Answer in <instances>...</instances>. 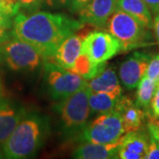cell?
I'll return each instance as SVG.
<instances>
[{
  "instance_id": "1",
  "label": "cell",
  "mask_w": 159,
  "mask_h": 159,
  "mask_svg": "<svg viewBox=\"0 0 159 159\" xmlns=\"http://www.w3.org/2000/svg\"><path fill=\"white\" fill-rule=\"evenodd\" d=\"M82 26L80 20L60 13L37 11L26 15L19 12L12 20L11 35L34 46L43 59L51 60L63 41Z\"/></svg>"
},
{
  "instance_id": "2",
  "label": "cell",
  "mask_w": 159,
  "mask_h": 159,
  "mask_svg": "<svg viewBox=\"0 0 159 159\" xmlns=\"http://www.w3.org/2000/svg\"><path fill=\"white\" fill-rule=\"evenodd\" d=\"M47 129V120L42 116L25 115L3 143L4 157L10 159L34 157L44 142Z\"/></svg>"
},
{
  "instance_id": "3",
  "label": "cell",
  "mask_w": 159,
  "mask_h": 159,
  "mask_svg": "<svg viewBox=\"0 0 159 159\" xmlns=\"http://www.w3.org/2000/svg\"><path fill=\"white\" fill-rule=\"evenodd\" d=\"M90 89L88 85L65 98L56 105L63 128L66 134H74L82 130L88 124L90 115Z\"/></svg>"
},
{
  "instance_id": "4",
  "label": "cell",
  "mask_w": 159,
  "mask_h": 159,
  "mask_svg": "<svg viewBox=\"0 0 159 159\" xmlns=\"http://www.w3.org/2000/svg\"><path fill=\"white\" fill-rule=\"evenodd\" d=\"M105 28L108 33L119 41L121 51L142 46L147 38L146 29L135 18L120 9H117L109 18Z\"/></svg>"
},
{
  "instance_id": "5",
  "label": "cell",
  "mask_w": 159,
  "mask_h": 159,
  "mask_svg": "<svg viewBox=\"0 0 159 159\" xmlns=\"http://www.w3.org/2000/svg\"><path fill=\"white\" fill-rule=\"evenodd\" d=\"M0 53L6 66L14 72H33L43 59L36 48L14 37L0 45Z\"/></svg>"
},
{
  "instance_id": "6",
  "label": "cell",
  "mask_w": 159,
  "mask_h": 159,
  "mask_svg": "<svg viewBox=\"0 0 159 159\" xmlns=\"http://www.w3.org/2000/svg\"><path fill=\"white\" fill-rule=\"evenodd\" d=\"M45 78L49 94L52 99L61 101L88 85V81L72 71L46 60Z\"/></svg>"
},
{
  "instance_id": "7",
  "label": "cell",
  "mask_w": 159,
  "mask_h": 159,
  "mask_svg": "<svg viewBox=\"0 0 159 159\" xmlns=\"http://www.w3.org/2000/svg\"><path fill=\"white\" fill-rule=\"evenodd\" d=\"M121 117L117 111L99 115L82 129L81 139L95 143H114L124 135Z\"/></svg>"
},
{
  "instance_id": "8",
  "label": "cell",
  "mask_w": 159,
  "mask_h": 159,
  "mask_svg": "<svg viewBox=\"0 0 159 159\" xmlns=\"http://www.w3.org/2000/svg\"><path fill=\"white\" fill-rule=\"evenodd\" d=\"M120 51L119 41L108 32L94 31L82 40L81 53L89 57L93 64L106 62Z\"/></svg>"
},
{
  "instance_id": "9",
  "label": "cell",
  "mask_w": 159,
  "mask_h": 159,
  "mask_svg": "<svg viewBox=\"0 0 159 159\" xmlns=\"http://www.w3.org/2000/svg\"><path fill=\"white\" fill-rule=\"evenodd\" d=\"M150 56L144 52H134L120 65L119 79L127 89L137 88L140 81L145 76Z\"/></svg>"
},
{
  "instance_id": "10",
  "label": "cell",
  "mask_w": 159,
  "mask_h": 159,
  "mask_svg": "<svg viewBox=\"0 0 159 159\" xmlns=\"http://www.w3.org/2000/svg\"><path fill=\"white\" fill-rule=\"evenodd\" d=\"M118 0H92L79 11L80 21L98 28L105 27L111 14L117 10Z\"/></svg>"
},
{
  "instance_id": "11",
  "label": "cell",
  "mask_w": 159,
  "mask_h": 159,
  "mask_svg": "<svg viewBox=\"0 0 159 159\" xmlns=\"http://www.w3.org/2000/svg\"><path fill=\"white\" fill-rule=\"evenodd\" d=\"M149 141L147 135L139 130L124 134L119 142L118 158L142 159L148 149Z\"/></svg>"
},
{
  "instance_id": "12",
  "label": "cell",
  "mask_w": 159,
  "mask_h": 159,
  "mask_svg": "<svg viewBox=\"0 0 159 159\" xmlns=\"http://www.w3.org/2000/svg\"><path fill=\"white\" fill-rule=\"evenodd\" d=\"M25 115L20 106L8 99L0 98V143L6 142Z\"/></svg>"
},
{
  "instance_id": "13",
  "label": "cell",
  "mask_w": 159,
  "mask_h": 159,
  "mask_svg": "<svg viewBox=\"0 0 159 159\" xmlns=\"http://www.w3.org/2000/svg\"><path fill=\"white\" fill-rule=\"evenodd\" d=\"M115 111H117L121 117L125 134L131 131L139 130L143 125L145 112L128 97L121 96Z\"/></svg>"
},
{
  "instance_id": "14",
  "label": "cell",
  "mask_w": 159,
  "mask_h": 159,
  "mask_svg": "<svg viewBox=\"0 0 159 159\" xmlns=\"http://www.w3.org/2000/svg\"><path fill=\"white\" fill-rule=\"evenodd\" d=\"M81 44L82 40L75 33L69 35L57 47L51 61L63 68L70 70L81 53Z\"/></svg>"
},
{
  "instance_id": "15",
  "label": "cell",
  "mask_w": 159,
  "mask_h": 159,
  "mask_svg": "<svg viewBox=\"0 0 159 159\" xmlns=\"http://www.w3.org/2000/svg\"><path fill=\"white\" fill-rule=\"evenodd\" d=\"M119 142L114 143H95L86 142L80 145L73 153V157L78 159L118 158Z\"/></svg>"
},
{
  "instance_id": "16",
  "label": "cell",
  "mask_w": 159,
  "mask_h": 159,
  "mask_svg": "<svg viewBox=\"0 0 159 159\" xmlns=\"http://www.w3.org/2000/svg\"><path fill=\"white\" fill-rule=\"evenodd\" d=\"M122 96V87L119 85L108 92H93L89 94L90 113L101 115L112 111Z\"/></svg>"
},
{
  "instance_id": "17",
  "label": "cell",
  "mask_w": 159,
  "mask_h": 159,
  "mask_svg": "<svg viewBox=\"0 0 159 159\" xmlns=\"http://www.w3.org/2000/svg\"><path fill=\"white\" fill-rule=\"evenodd\" d=\"M117 9H120L135 18L146 29L152 28L153 19L151 11L142 0H118Z\"/></svg>"
},
{
  "instance_id": "18",
  "label": "cell",
  "mask_w": 159,
  "mask_h": 159,
  "mask_svg": "<svg viewBox=\"0 0 159 159\" xmlns=\"http://www.w3.org/2000/svg\"><path fill=\"white\" fill-rule=\"evenodd\" d=\"M88 87L93 92H108L119 86L118 75L113 66H107L95 76L87 80Z\"/></svg>"
},
{
  "instance_id": "19",
  "label": "cell",
  "mask_w": 159,
  "mask_h": 159,
  "mask_svg": "<svg viewBox=\"0 0 159 159\" xmlns=\"http://www.w3.org/2000/svg\"><path fill=\"white\" fill-rule=\"evenodd\" d=\"M106 66H107L106 62L93 64L89 59V57L86 54L80 53L79 57L75 60L73 67L69 71H72L74 74L81 76L86 80H89L97 76L100 72H102L106 67Z\"/></svg>"
},
{
  "instance_id": "20",
  "label": "cell",
  "mask_w": 159,
  "mask_h": 159,
  "mask_svg": "<svg viewBox=\"0 0 159 159\" xmlns=\"http://www.w3.org/2000/svg\"><path fill=\"white\" fill-rule=\"evenodd\" d=\"M157 89V82L144 76L137 86L135 104L142 109H148Z\"/></svg>"
},
{
  "instance_id": "21",
  "label": "cell",
  "mask_w": 159,
  "mask_h": 159,
  "mask_svg": "<svg viewBox=\"0 0 159 159\" xmlns=\"http://www.w3.org/2000/svg\"><path fill=\"white\" fill-rule=\"evenodd\" d=\"M145 76L157 84L159 80V54H157L150 58Z\"/></svg>"
},
{
  "instance_id": "22",
  "label": "cell",
  "mask_w": 159,
  "mask_h": 159,
  "mask_svg": "<svg viewBox=\"0 0 159 159\" xmlns=\"http://www.w3.org/2000/svg\"><path fill=\"white\" fill-rule=\"evenodd\" d=\"M0 8L11 17H14L20 11L16 0H0Z\"/></svg>"
},
{
  "instance_id": "23",
  "label": "cell",
  "mask_w": 159,
  "mask_h": 159,
  "mask_svg": "<svg viewBox=\"0 0 159 159\" xmlns=\"http://www.w3.org/2000/svg\"><path fill=\"white\" fill-rule=\"evenodd\" d=\"M145 159H159V145L154 140L153 137L150 136L148 142V149L145 155Z\"/></svg>"
},
{
  "instance_id": "24",
  "label": "cell",
  "mask_w": 159,
  "mask_h": 159,
  "mask_svg": "<svg viewBox=\"0 0 159 159\" xmlns=\"http://www.w3.org/2000/svg\"><path fill=\"white\" fill-rule=\"evenodd\" d=\"M150 110L152 118L158 119L159 118V86H157L156 91L154 93V96L150 102Z\"/></svg>"
},
{
  "instance_id": "25",
  "label": "cell",
  "mask_w": 159,
  "mask_h": 159,
  "mask_svg": "<svg viewBox=\"0 0 159 159\" xmlns=\"http://www.w3.org/2000/svg\"><path fill=\"white\" fill-rule=\"evenodd\" d=\"M148 129L150 136L153 137L154 140L159 145V120L155 118H150L148 124Z\"/></svg>"
},
{
  "instance_id": "26",
  "label": "cell",
  "mask_w": 159,
  "mask_h": 159,
  "mask_svg": "<svg viewBox=\"0 0 159 159\" xmlns=\"http://www.w3.org/2000/svg\"><path fill=\"white\" fill-rule=\"evenodd\" d=\"M43 0H16L17 4L20 8L28 9V10H35L39 8Z\"/></svg>"
},
{
  "instance_id": "27",
  "label": "cell",
  "mask_w": 159,
  "mask_h": 159,
  "mask_svg": "<svg viewBox=\"0 0 159 159\" xmlns=\"http://www.w3.org/2000/svg\"><path fill=\"white\" fill-rule=\"evenodd\" d=\"M11 18L12 17L9 16L7 13H6L0 8V27L6 28V29H10L12 25Z\"/></svg>"
},
{
  "instance_id": "28",
  "label": "cell",
  "mask_w": 159,
  "mask_h": 159,
  "mask_svg": "<svg viewBox=\"0 0 159 159\" xmlns=\"http://www.w3.org/2000/svg\"><path fill=\"white\" fill-rule=\"evenodd\" d=\"M92 0H72L70 4V8L73 11H79L89 5Z\"/></svg>"
},
{
  "instance_id": "29",
  "label": "cell",
  "mask_w": 159,
  "mask_h": 159,
  "mask_svg": "<svg viewBox=\"0 0 159 159\" xmlns=\"http://www.w3.org/2000/svg\"><path fill=\"white\" fill-rule=\"evenodd\" d=\"M151 12L153 13H158L159 12V0H142Z\"/></svg>"
},
{
  "instance_id": "30",
  "label": "cell",
  "mask_w": 159,
  "mask_h": 159,
  "mask_svg": "<svg viewBox=\"0 0 159 159\" xmlns=\"http://www.w3.org/2000/svg\"><path fill=\"white\" fill-rule=\"evenodd\" d=\"M152 28L154 29V32H155V35L157 37V40L159 43V12L157 13L156 17L154 19Z\"/></svg>"
},
{
  "instance_id": "31",
  "label": "cell",
  "mask_w": 159,
  "mask_h": 159,
  "mask_svg": "<svg viewBox=\"0 0 159 159\" xmlns=\"http://www.w3.org/2000/svg\"><path fill=\"white\" fill-rule=\"evenodd\" d=\"M7 29H8L0 27V45L5 43L6 40L9 39V34L7 32Z\"/></svg>"
},
{
  "instance_id": "32",
  "label": "cell",
  "mask_w": 159,
  "mask_h": 159,
  "mask_svg": "<svg viewBox=\"0 0 159 159\" xmlns=\"http://www.w3.org/2000/svg\"><path fill=\"white\" fill-rule=\"evenodd\" d=\"M51 5L57 4L58 6H70V4L72 0H47Z\"/></svg>"
},
{
  "instance_id": "33",
  "label": "cell",
  "mask_w": 159,
  "mask_h": 159,
  "mask_svg": "<svg viewBox=\"0 0 159 159\" xmlns=\"http://www.w3.org/2000/svg\"><path fill=\"white\" fill-rule=\"evenodd\" d=\"M3 156H4V154L2 153V151L0 150V158H2V157H3Z\"/></svg>"
},
{
  "instance_id": "34",
  "label": "cell",
  "mask_w": 159,
  "mask_h": 159,
  "mask_svg": "<svg viewBox=\"0 0 159 159\" xmlns=\"http://www.w3.org/2000/svg\"><path fill=\"white\" fill-rule=\"evenodd\" d=\"M0 89H1V82H0Z\"/></svg>"
}]
</instances>
